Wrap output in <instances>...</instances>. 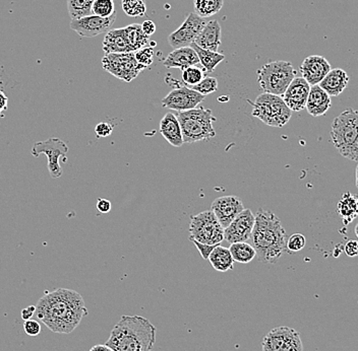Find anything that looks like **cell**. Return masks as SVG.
<instances>
[{"label":"cell","instance_id":"7","mask_svg":"<svg viewBox=\"0 0 358 351\" xmlns=\"http://www.w3.org/2000/svg\"><path fill=\"white\" fill-rule=\"evenodd\" d=\"M331 140L342 157L352 146L358 136V111L346 109L334 119L331 127Z\"/></svg>","mask_w":358,"mask_h":351},{"label":"cell","instance_id":"3","mask_svg":"<svg viewBox=\"0 0 358 351\" xmlns=\"http://www.w3.org/2000/svg\"><path fill=\"white\" fill-rule=\"evenodd\" d=\"M156 331L146 318L124 315L112 329L106 345L114 351H151L155 345Z\"/></svg>","mask_w":358,"mask_h":351},{"label":"cell","instance_id":"35","mask_svg":"<svg viewBox=\"0 0 358 351\" xmlns=\"http://www.w3.org/2000/svg\"><path fill=\"white\" fill-rule=\"evenodd\" d=\"M190 89L206 96L215 93L218 89V80L215 78H204L201 83L193 85Z\"/></svg>","mask_w":358,"mask_h":351},{"label":"cell","instance_id":"9","mask_svg":"<svg viewBox=\"0 0 358 351\" xmlns=\"http://www.w3.org/2000/svg\"><path fill=\"white\" fill-rule=\"evenodd\" d=\"M102 67L105 71L125 83H131L137 78L147 68L138 62L135 52L105 54L102 58Z\"/></svg>","mask_w":358,"mask_h":351},{"label":"cell","instance_id":"13","mask_svg":"<svg viewBox=\"0 0 358 351\" xmlns=\"http://www.w3.org/2000/svg\"><path fill=\"white\" fill-rule=\"evenodd\" d=\"M117 15L111 17H100L95 15H87L78 19H72L70 28L83 38H94L99 35L106 34L115 23Z\"/></svg>","mask_w":358,"mask_h":351},{"label":"cell","instance_id":"43","mask_svg":"<svg viewBox=\"0 0 358 351\" xmlns=\"http://www.w3.org/2000/svg\"><path fill=\"white\" fill-rule=\"evenodd\" d=\"M344 157L345 159L350 160V161L358 162V136L355 142H353L352 146H351V148L347 151L346 155Z\"/></svg>","mask_w":358,"mask_h":351},{"label":"cell","instance_id":"21","mask_svg":"<svg viewBox=\"0 0 358 351\" xmlns=\"http://www.w3.org/2000/svg\"><path fill=\"white\" fill-rule=\"evenodd\" d=\"M197 63H200L199 57L195 50L190 46H188V47L173 50L167 56L163 65L168 69H171V68L186 69L188 67H195Z\"/></svg>","mask_w":358,"mask_h":351},{"label":"cell","instance_id":"33","mask_svg":"<svg viewBox=\"0 0 358 351\" xmlns=\"http://www.w3.org/2000/svg\"><path fill=\"white\" fill-rule=\"evenodd\" d=\"M92 14L100 17H111L116 14L114 0H95L92 6Z\"/></svg>","mask_w":358,"mask_h":351},{"label":"cell","instance_id":"25","mask_svg":"<svg viewBox=\"0 0 358 351\" xmlns=\"http://www.w3.org/2000/svg\"><path fill=\"white\" fill-rule=\"evenodd\" d=\"M215 271L227 272L234 268V258L228 248L219 245L213 250L208 259Z\"/></svg>","mask_w":358,"mask_h":351},{"label":"cell","instance_id":"28","mask_svg":"<svg viewBox=\"0 0 358 351\" xmlns=\"http://www.w3.org/2000/svg\"><path fill=\"white\" fill-rule=\"evenodd\" d=\"M190 47L195 50V53L199 57L200 63L203 65V67L205 68L207 72L214 71L217 65H220L222 61L225 59V56L223 54L203 49V48L199 47L195 43H193Z\"/></svg>","mask_w":358,"mask_h":351},{"label":"cell","instance_id":"36","mask_svg":"<svg viewBox=\"0 0 358 351\" xmlns=\"http://www.w3.org/2000/svg\"><path fill=\"white\" fill-rule=\"evenodd\" d=\"M154 54H155V52H154V47H152V46L151 47L146 46V47L142 48V49L136 51L135 57L140 65L148 68L150 67L152 63H153Z\"/></svg>","mask_w":358,"mask_h":351},{"label":"cell","instance_id":"20","mask_svg":"<svg viewBox=\"0 0 358 351\" xmlns=\"http://www.w3.org/2000/svg\"><path fill=\"white\" fill-rule=\"evenodd\" d=\"M221 26L218 21L208 22L200 33L195 43L205 50L217 52L221 45Z\"/></svg>","mask_w":358,"mask_h":351},{"label":"cell","instance_id":"44","mask_svg":"<svg viewBox=\"0 0 358 351\" xmlns=\"http://www.w3.org/2000/svg\"><path fill=\"white\" fill-rule=\"evenodd\" d=\"M140 26H142L143 32L149 37L152 36V35L156 32V30H157L155 23H154L153 21H150V19H149V21H145Z\"/></svg>","mask_w":358,"mask_h":351},{"label":"cell","instance_id":"29","mask_svg":"<svg viewBox=\"0 0 358 351\" xmlns=\"http://www.w3.org/2000/svg\"><path fill=\"white\" fill-rule=\"evenodd\" d=\"M228 249L234 260L241 264H247L257 257L256 250L247 242L230 243V248Z\"/></svg>","mask_w":358,"mask_h":351},{"label":"cell","instance_id":"4","mask_svg":"<svg viewBox=\"0 0 358 351\" xmlns=\"http://www.w3.org/2000/svg\"><path fill=\"white\" fill-rule=\"evenodd\" d=\"M177 118L181 127L184 144H192L216 136V131L213 127L216 118L213 116L210 109L197 107L188 111L179 112Z\"/></svg>","mask_w":358,"mask_h":351},{"label":"cell","instance_id":"15","mask_svg":"<svg viewBox=\"0 0 358 351\" xmlns=\"http://www.w3.org/2000/svg\"><path fill=\"white\" fill-rule=\"evenodd\" d=\"M256 216L252 210L245 209L224 229V240L229 243L247 242L252 238Z\"/></svg>","mask_w":358,"mask_h":351},{"label":"cell","instance_id":"24","mask_svg":"<svg viewBox=\"0 0 358 351\" xmlns=\"http://www.w3.org/2000/svg\"><path fill=\"white\" fill-rule=\"evenodd\" d=\"M103 51L105 54L131 53V50L125 36L124 28L111 30L103 40Z\"/></svg>","mask_w":358,"mask_h":351},{"label":"cell","instance_id":"49","mask_svg":"<svg viewBox=\"0 0 358 351\" xmlns=\"http://www.w3.org/2000/svg\"><path fill=\"white\" fill-rule=\"evenodd\" d=\"M355 234H357V237L358 238V225H357V227H355Z\"/></svg>","mask_w":358,"mask_h":351},{"label":"cell","instance_id":"26","mask_svg":"<svg viewBox=\"0 0 358 351\" xmlns=\"http://www.w3.org/2000/svg\"><path fill=\"white\" fill-rule=\"evenodd\" d=\"M337 212L345 225L350 223L358 216V198L351 193H345L337 204Z\"/></svg>","mask_w":358,"mask_h":351},{"label":"cell","instance_id":"46","mask_svg":"<svg viewBox=\"0 0 358 351\" xmlns=\"http://www.w3.org/2000/svg\"><path fill=\"white\" fill-rule=\"evenodd\" d=\"M8 98L3 92L0 91V117H3L4 112L8 110Z\"/></svg>","mask_w":358,"mask_h":351},{"label":"cell","instance_id":"37","mask_svg":"<svg viewBox=\"0 0 358 351\" xmlns=\"http://www.w3.org/2000/svg\"><path fill=\"white\" fill-rule=\"evenodd\" d=\"M305 243H307L305 237L296 232V234L290 236V238L287 240L286 249H288L290 252H300L305 247Z\"/></svg>","mask_w":358,"mask_h":351},{"label":"cell","instance_id":"5","mask_svg":"<svg viewBox=\"0 0 358 351\" xmlns=\"http://www.w3.org/2000/svg\"><path fill=\"white\" fill-rule=\"evenodd\" d=\"M250 104L252 105V116L268 126L282 128L291 119L292 111L281 96L263 93Z\"/></svg>","mask_w":358,"mask_h":351},{"label":"cell","instance_id":"19","mask_svg":"<svg viewBox=\"0 0 358 351\" xmlns=\"http://www.w3.org/2000/svg\"><path fill=\"white\" fill-rule=\"evenodd\" d=\"M331 106V96L320 85L311 87L307 105H305V108L309 115L313 117H320V116L325 115Z\"/></svg>","mask_w":358,"mask_h":351},{"label":"cell","instance_id":"16","mask_svg":"<svg viewBox=\"0 0 358 351\" xmlns=\"http://www.w3.org/2000/svg\"><path fill=\"white\" fill-rule=\"evenodd\" d=\"M243 201L237 196H222L215 199L211 210L218 219L223 229H226L232 221L245 210Z\"/></svg>","mask_w":358,"mask_h":351},{"label":"cell","instance_id":"39","mask_svg":"<svg viewBox=\"0 0 358 351\" xmlns=\"http://www.w3.org/2000/svg\"><path fill=\"white\" fill-rule=\"evenodd\" d=\"M112 131H113V126L111 123L101 122L97 125L95 128V132L97 137H108L111 135Z\"/></svg>","mask_w":358,"mask_h":351},{"label":"cell","instance_id":"38","mask_svg":"<svg viewBox=\"0 0 358 351\" xmlns=\"http://www.w3.org/2000/svg\"><path fill=\"white\" fill-rule=\"evenodd\" d=\"M24 330L29 336L36 337L41 333V325L36 320H28L24 324Z\"/></svg>","mask_w":358,"mask_h":351},{"label":"cell","instance_id":"6","mask_svg":"<svg viewBox=\"0 0 358 351\" xmlns=\"http://www.w3.org/2000/svg\"><path fill=\"white\" fill-rule=\"evenodd\" d=\"M296 78V71L289 61H274L263 65L258 71V81L265 93L283 96L292 80Z\"/></svg>","mask_w":358,"mask_h":351},{"label":"cell","instance_id":"41","mask_svg":"<svg viewBox=\"0 0 358 351\" xmlns=\"http://www.w3.org/2000/svg\"><path fill=\"white\" fill-rule=\"evenodd\" d=\"M344 252L347 256L355 258L358 256V242L357 241L350 240L346 243L344 247Z\"/></svg>","mask_w":358,"mask_h":351},{"label":"cell","instance_id":"30","mask_svg":"<svg viewBox=\"0 0 358 351\" xmlns=\"http://www.w3.org/2000/svg\"><path fill=\"white\" fill-rule=\"evenodd\" d=\"M224 6V0H193L195 14L206 19L218 14Z\"/></svg>","mask_w":358,"mask_h":351},{"label":"cell","instance_id":"12","mask_svg":"<svg viewBox=\"0 0 358 351\" xmlns=\"http://www.w3.org/2000/svg\"><path fill=\"white\" fill-rule=\"evenodd\" d=\"M206 24L207 23H206L205 19L199 17L195 12H192L188 15L186 21L177 31L169 35V45L174 49L192 45L205 27Z\"/></svg>","mask_w":358,"mask_h":351},{"label":"cell","instance_id":"2","mask_svg":"<svg viewBox=\"0 0 358 351\" xmlns=\"http://www.w3.org/2000/svg\"><path fill=\"white\" fill-rule=\"evenodd\" d=\"M254 219L252 239L260 262L275 264L286 251V232L276 214L259 209Z\"/></svg>","mask_w":358,"mask_h":351},{"label":"cell","instance_id":"31","mask_svg":"<svg viewBox=\"0 0 358 351\" xmlns=\"http://www.w3.org/2000/svg\"><path fill=\"white\" fill-rule=\"evenodd\" d=\"M95 0H67V10L70 19H78L92 14V6Z\"/></svg>","mask_w":358,"mask_h":351},{"label":"cell","instance_id":"22","mask_svg":"<svg viewBox=\"0 0 358 351\" xmlns=\"http://www.w3.org/2000/svg\"><path fill=\"white\" fill-rule=\"evenodd\" d=\"M160 132L167 142L175 148H181L184 144L179 118L171 112L162 118L160 122Z\"/></svg>","mask_w":358,"mask_h":351},{"label":"cell","instance_id":"23","mask_svg":"<svg viewBox=\"0 0 358 351\" xmlns=\"http://www.w3.org/2000/svg\"><path fill=\"white\" fill-rule=\"evenodd\" d=\"M349 76L345 70L341 68L332 69L326 78L320 81V87L330 96L341 95L348 87Z\"/></svg>","mask_w":358,"mask_h":351},{"label":"cell","instance_id":"17","mask_svg":"<svg viewBox=\"0 0 358 351\" xmlns=\"http://www.w3.org/2000/svg\"><path fill=\"white\" fill-rule=\"evenodd\" d=\"M302 78L309 83L311 87L318 85L331 71V65L325 57L320 55H311L302 61L300 67Z\"/></svg>","mask_w":358,"mask_h":351},{"label":"cell","instance_id":"32","mask_svg":"<svg viewBox=\"0 0 358 351\" xmlns=\"http://www.w3.org/2000/svg\"><path fill=\"white\" fill-rule=\"evenodd\" d=\"M124 14L131 17H144L147 12L146 0H122Z\"/></svg>","mask_w":358,"mask_h":351},{"label":"cell","instance_id":"48","mask_svg":"<svg viewBox=\"0 0 358 351\" xmlns=\"http://www.w3.org/2000/svg\"><path fill=\"white\" fill-rule=\"evenodd\" d=\"M355 185L358 188V164L357 166V172H355Z\"/></svg>","mask_w":358,"mask_h":351},{"label":"cell","instance_id":"11","mask_svg":"<svg viewBox=\"0 0 358 351\" xmlns=\"http://www.w3.org/2000/svg\"><path fill=\"white\" fill-rule=\"evenodd\" d=\"M263 351H303L300 333L290 327L272 329L262 341Z\"/></svg>","mask_w":358,"mask_h":351},{"label":"cell","instance_id":"10","mask_svg":"<svg viewBox=\"0 0 358 351\" xmlns=\"http://www.w3.org/2000/svg\"><path fill=\"white\" fill-rule=\"evenodd\" d=\"M67 153H69V146H67V144L56 137L36 142L31 151L35 157H39L41 155H47L48 171L54 179H57L63 176V170L59 164V159L63 157V162H67V159L65 155Z\"/></svg>","mask_w":358,"mask_h":351},{"label":"cell","instance_id":"40","mask_svg":"<svg viewBox=\"0 0 358 351\" xmlns=\"http://www.w3.org/2000/svg\"><path fill=\"white\" fill-rule=\"evenodd\" d=\"M193 243H195V247H197V249L199 250L200 253H201L202 258L205 259V260H207V259H209V257H210L211 253H212L213 252V250H214L215 248L217 247V246H219L206 245V243H202L197 242V241H193Z\"/></svg>","mask_w":358,"mask_h":351},{"label":"cell","instance_id":"45","mask_svg":"<svg viewBox=\"0 0 358 351\" xmlns=\"http://www.w3.org/2000/svg\"><path fill=\"white\" fill-rule=\"evenodd\" d=\"M35 314H36V306H29L27 308L22 310V319H23L24 321H28V320L32 319Z\"/></svg>","mask_w":358,"mask_h":351},{"label":"cell","instance_id":"18","mask_svg":"<svg viewBox=\"0 0 358 351\" xmlns=\"http://www.w3.org/2000/svg\"><path fill=\"white\" fill-rule=\"evenodd\" d=\"M311 85L302 78H295L287 87L282 98L292 112H300L305 108Z\"/></svg>","mask_w":358,"mask_h":351},{"label":"cell","instance_id":"34","mask_svg":"<svg viewBox=\"0 0 358 351\" xmlns=\"http://www.w3.org/2000/svg\"><path fill=\"white\" fill-rule=\"evenodd\" d=\"M204 78H205V74H204L201 68L190 67L186 68V69H182V81H184L186 85H190V87L201 83Z\"/></svg>","mask_w":358,"mask_h":351},{"label":"cell","instance_id":"42","mask_svg":"<svg viewBox=\"0 0 358 351\" xmlns=\"http://www.w3.org/2000/svg\"><path fill=\"white\" fill-rule=\"evenodd\" d=\"M96 207L97 210L101 214H108V212H111L112 205L111 201L107 200V199L100 198L97 201Z\"/></svg>","mask_w":358,"mask_h":351},{"label":"cell","instance_id":"1","mask_svg":"<svg viewBox=\"0 0 358 351\" xmlns=\"http://www.w3.org/2000/svg\"><path fill=\"white\" fill-rule=\"evenodd\" d=\"M88 313L85 300L78 291L58 289L38 300L35 315L52 332L70 334Z\"/></svg>","mask_w":358,"mask_h":351},{"label":"cell","instance_id":"27","mask_svg":"<svg viewBox=\"0 0 358 351\" xmlns=\"http://www.w3.org/2000/svg\"><path fill=\"white\" fill-rule=\"evenodd\" d=\"M124 32L131 52H136L146 47L150 42L149 36L143 32L142 26L138 24L127 26L124 28Z\"/></svg>","mask_w":358,"mask_h":351},{"label":"cell","instance_id":"8","mask_svg":"<svg viewBox=\"0 0 358 351\" xmlns=\"http://www.w3.org/2000/svg\"><path fill=\"white\" fill-rule=\"evenodd\" d=\"M190 240L206 245H220L224 241V229L212 210H206L190 219Z\"/></svg>","mask_w":358,"mask_h":351},{"label":"cell","instance_id":"47","mask_svg":"<svg viewBox=\"0 0 358 351\" xmlns=\"http://www.w3.org/2000/svg\"><path fill=\"white\" fill-rule=\"evenodd\" d=\"M90 351H114L112 348L107 346L106 344H98V345L93 346Z\"/></svg>","mask_w":358,"mask_h":351},{"label":"cell","instance_id":"14","mask_svg":"<svg viewBox=\"0 0 358 351\" xmlns=\"http://www.w3.org/2000/svg\"><path fill=\"white\" fill-rule=\"evenodd\" d=\"M205 98V96L193 91L190 87H177L162 100V106L173 111H188L197 108Z\"/></svg>","mask_w":358,"mask_h":351}]
</instances>
